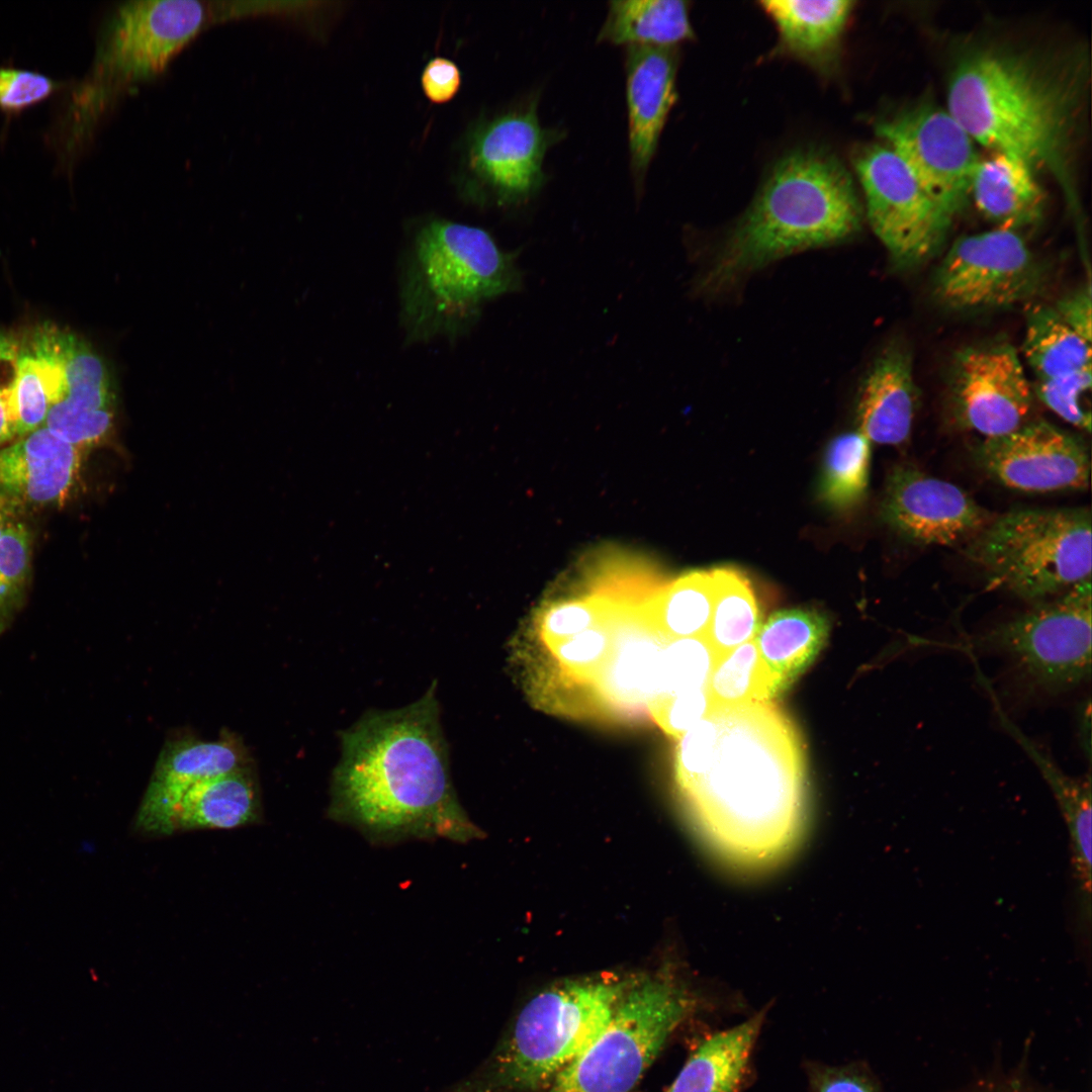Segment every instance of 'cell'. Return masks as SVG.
Segmentation results:
<instances>
[{
  "label": "cell",
  "instance_id": "6da1fadb",
  "mask_svg": "<svg viewBox=\"0 0 1092 1092\" xmlns=\"http://www.w3.org/2000/svg\"><path fill=\"white\" fill-rule=\"evenodd\" d=\"M1090 87L1083 43L985 42L956 62L946 109L975 143L1050 175L1076 207Z\"/></svg>",
  "mask_w": 1092,
  "mask_h": 1092
},
{
  "label": "cell",
  "instance_id": "7a4b0ae2",
  "mask_svg": "<svg viewBox=\"0 0 1092 1092\" xmlns=\"http://www.w3.org/2000/svg\"><path fill=\"white\" fill-rule=\"evenodd\" d=\"M718 736L705 772L680 790L692 820L723 861L759 871L800 839L806 812L801 738L775 705L712 708Z\"/></svg>",
  "mask_w": 1092,
  "mask_h": 1092
},
{
  "label": "cell",
  "instance_id": "3957f363",
  "mask_svg": "<svg viewBox=\"0 0 1092 1092\" xmlns=\"http://www.w3.org/2000/svg\"><path fill=\"white\" fill-rule=\"evenodd\" d=\"M437 682L416 702L370 710L341 731L331 783V818L373 841L446 838L470 841L482 832L453 788L440 721Z\"/></svg>",
  "mask_w": 1092,
  "mask_h": 1092
},
{
  "label": "cell",
  "instance_id": "277c9868",
  "mask_svg": "<svg viewBox=\"0 0 1092 1092\" xmlns=\"http://www.w3.org/2000/svg\"><path fill=\"white\" fill-rule=\"evenodd\" d=\"M861 218L852 179L835 157L817 150L793 152L775 166L696 291L723 293L778 259L846 241L859 231Z\"/></svg>",
  "mask_w": 1092,
  "mask_h": 1092
},
{
  "label": "cell",
  "instance_id": "5b68a950",
  "mask_svg": "<svg viewBox=\"0 0 1092 1092\" xmlns=\"http://www.w3.org/2000/svg\"><path fill=\"white\" fill-rule=\"evenodd\" d=\"M517 257L481 228L441 218L423 224L405 252L401 273L405 341L467 332L485 301L522 288Z\"/></svg>",
  "mask_w": 1092,
  "mask_h": 1092
},
{
  "label": "cell",
  "instance_id": "8992f818",
  "mask_svg": "<svg viewBox=\"0 0 1092 1092\" xmlns=\"http://www.w3.org/2000/svg\"><path fill=\"white\" fill-rule=\"evenodd\" d=\"M635 973L563 980L534 996L471 1076L446 1092L545 1090L609 1023Z\"/></svg>",
  "mask_w": 1092,
  "mask_h": 1092
},
{
  "label": "cell",
  "instance_id": "52a82bcc",
  "mask_svg": "<svg viewBox=\"0 0 1092 1092\" xmlns=\"http://www.w3.org/2000/svg\"><path fill=\"white\" fill-rule=\"evenodd\" d=\"M1091 543L1088 509H1020L991 519L966 556L989 588L1033 604L1091 579Z\"/></svg>",
  "mask_w": 1092,
  "mask_h": 1092
},
{
  "label": "cell",
  "instance_id": "ba28073f",
  "mask_svg": "<svg viewBox=\"0 0 1092 1092\" xmlns=\"http://www.w3.org/2000/svg\"><path fill=\"white\" fill-rule=\"evenodd\" d=\"M703 1002L670 969L635 973L606 1027L543 1092H632Z\"/></svg>",
  "mask_w": 1092,
  "mask_h": 1092
},
{
  "label": "cell",
  "instance_id": "9c48e42d",
  "mask_svg": "<svg viewBox=\"0 0 1092 1092\" xmlns=\"http://www.w3.org/2000/svg\"><path fill=\"white\" fill-rule=\"evenodd\" d=\"M1091 579L1040 602L971 639L1001 657L1006 682L1023 700L1070 693L1091 678Z\"/></svg>",
  "mask_w": 1092,
  "mask_h": 1092
},
{
  "label": "cell",
  "instance_id": "30bf717a",
  "mask_svg": "<svg viewBox=\"0 0 1092 1092\" xmlns=\"http://www.w3.org/2000/svg\"><path fill=\"white\" fill-rule=\"evenodd\" d=\"M26 347L50 399L43 427L79 449L102 440L112 427L116 397L103 359L86 341L53 325L37 328Z\"/></svg>",
  "mask_w": 1092,
  "mask_h": 1092
},
{
  "label": "cell",
  "instance_id": "8fae6325",
  "mask_svg": "<svg viewBox=\"0 0 1092 1092\" xmlns=\"http://www.w3.org/2000/svg\"><path fill=\"white\" fill-rule=\"evenodd\" d=\"M1046 272L1018 232L996 228L959 238L933 277V293L953 310L1003 308L1032 300Z\"/></svg>",
  "mask_w": 1092,
  "mask_h": 1092
},
{
  "label": "cell",
  "instance_id": "7c38bea8",
  "mask_svg": "<svg viewBox=\"0 0 1092 1092\" xmlns=\"http://www.w3.org/2000/svg\"><path fill=\"white\" fill-rule=\"evenodd\" d=\"M853 165L869 222L899 268L918 266L943 244L951 221L886 145L860 148Z\"/></svg>",
  "mask_w": 1092,
  "mask_h": 1092
},
{
  "label": "cell",
  "instance_id": "4fadbf2b",
  "mask_svg": "<svg viewBox=\"0 0 1092 1092\" xmlns=\"http://www.w3.org/2000/svg\"><path fill=\"white\" fill-rule=\"evenodd\" d=\"M878 135L952 222L969 202L980 160L975 142L948 110L921 100L881 120Z\"/></svg>",
  "mask_w": 1092,
  "mask_h": 1092
},
{
  "label": "cell",
  "instance_id": "5bb4252c",
  "mask_svg": "<svg viewBox=\"0 0 1092 1092\" xmlns=\"http://www.w3.org/2000/svg\"><path fill=\"white\" fill-rule=\"evenodd\" d=\"M195 0H131L115 10L99 61L101 92L111 97L161 74L207 23Z\"/></svg>",
  "mask_w": 1092,
  "mask_h": 1092
},
{
  "label": "cell",
  "instance_id": "9a60e30c",
  "mask_svg": "<svg viewBox=\"0 0 1092 1092\" xmlns=\"http://www.w3.org/2000/svg\"><path fill=\"white\" fill-rule=\"evenodd\" d=\"M538 98L480 121L468 138L467 165L472 194L481 202L516 207L533 199L546 175L548 150L564 139L559 128L541 125Z\"/></svg>",
  "mask_w": 1092,
  "mask_h": 1092
},
{
  "label": "cell",
  "instance_id": "2e32d148",
  "mask_svg": "<svg viewBox=\"0 0 1092 1092\" xmlns=\"http://www.w3.org/2000/svg\"><path fill=\"white\" fill-rule=\"evenodd\" d=\"M951 397L960 423L985 438L1030 421L1034 394L1017 350L995 341L960 351L951 373Z\"/></svg>",
  "mask_w": 1092,
  "mask_h": 1092
},
{
  "label": "cell",
  "instance_id": "e0dca14e",
  "mask_svg": "<svg viewBox=\"0 0 1092 1092\" xmlns=\"http://www.w3.org/2000/svg\"><path fill=\"white\" fill-rule=\"evenodd\" d=\"M980 466L1001 484L1025 492L1088 487L1090 460L1084 444L1043 420L985 438L975 450Z\"/></svg>",
  "mask_w": 1092,
  "mask_h": 1092
},
{
  "label": "cell",
  "instance_id": "ac0fdd59",
  "mask_svg": "<svg viewBox=\"0 0 1092 1092\" xmlns=\"http://www.w3.org/2000/svg\"><path fill=\"white\" fill-rule=\"evenodd\" d=\"M882 516L896 533L920 545H953L991 521L961 487L910 465L891 471Z\"/></svg>",
  "mask_w": 1092,
  "mask_h": 1092
},
{
  "label": "cell",
  "instance_id": "d6986e66",
  "mask_svg": "<svg viewBox=\"0 0 1092 1092\" xmlns=\"http://www.w3.org/2000/svg\"><path fill=\"white\" fill-rule=\"evenodd\" d=\"M254 762L243 738L228 728L212 741L188 729L171 732L138 808L135 830L149 836L170 835L173 811L187 791L202 781Z\"/></svg>",
  "mask_w": 1092,
  "mask_h": 1092
},
{
  "label": "cell",
  "instance_id": "ffe728a7",
  "mask_svg": "<svg viewBox=\"0 0 1092 1092\" xmlns=\"http://www.w3.org/2000/svg\"><path fill=\"white\" fill-rule=\"evenodd\" d=\"M643 602H613L612 649L590 682L602 702L622 717L649 714L661 698L662 651L668 640L647 619Z\"/></svg>",
  "mask_w": 1092,
  "mask_h": 1092
},
{
  "label": "cell",
  "instance_id": "44dd1931",
  "mask_svg": "<svg viewBox=\"0 0 1092 1092\" xmlns=\"http://www.w3.org/2000/svg\"><path fill=\"white\" fill-rule=\"evenodd\" d=\"M676 48L630 46L626 50V102L630 169L641 194L661 131L676 100Z\"/></svg>",
  "mask_w": 1092,
  "mask_h": 1092
},
{
  "label": "cell",
  "instance_id": "7402d4cb",
  "mask_svg": "<svg viewBox=\"0 0 1092 1092\" xmlns=\"http://www.w3.org/2000/svg\"><path fill=\"white\" fill-rule=\"evenodd\" d=\"M80 466V449L41 427L0 450V490L18 503L66 499Z\"/></svg>",
  "mask_w": 1092,
  "mask_h": 1092
},
{
  "label": "cell",
  "instance_id": "603a6c76",
  "mask_svg": "<svg viewBox=\"0 0 1092 1092\" xmlns=\"http://www.w3.org/2000/svg\"><path fill=\"white\" fill-rule=\"evenodd\" d=\"M917 405L918 390L910 355L898 346L886 348L859 387L858 432L870 442L900 445L910 436Z\"/></svg>",
  "mask_w": 1092,
  "mask_h": 1092
},
{
  "label": "cell",
  "instance_id": "cb8c5ba5",
  "mask_svg": "<svg viewBox=\"0 0 1092 1092\" xmlns=\"http://www.w3.org/2000/svg\"><path fill=\"white\" fill-rule=\"evenodd\" d=\"M767 1012L765 1007L701 1038L664 1092H745L752 1082L753 1053Z\"/></svg>",
  "mask_w": 1092,
  "mask_h": 1092
},
{
  "label": "cell",
  "instance_id": "d4e9b609",
  "mask_svg": "<svg viewBox=\"0 0 1092 1092\" xmlns=\"http://www.w3.org/2000/svg\"><path fill=\"white\" fill-rule=\"evenodd\" d=\"M263 817L256 764L202 781L181 798L173 811L170 834L196 829H234L258 824Z\"/></svg>",
  "mask_w": 1092,
  "mask_h": 1092
},
{
  "label": "cell",
  "instance_id": "484cf974",
  "mask_svg": "<svg viewBox=\"0 0 1092 1092\" xmlns=\"http://www.w3.org/2000/svg\"><path fill=\"white\" fill-rule=\"evenodd\" d=\"M760 4L775 22L785 53L821 71L834 66L855 2L766 0Z\"/></svg>",
  "mask_w": 1092,
  "mask_h": 1092
},
{
  "label": "cell",
  "instance_id": "4316f807",
  "mask_svg": "<svg viewBox=\"0 0 1092 1092\" xmlns=\"http://www.w3.org/2000/svg\"><path fill=\"white\" fill-rule=\"evenodd\" d=\"M971 197L978 210L997 228L1015 232L1036 223L1044 208V194L1035 172L1022 160L998 152L979 160Z\"/></svg>",
  "mask_w": 1092,
  "mask_h": 1092
},
{
  "label": "cell",
  "instance_id": "83f0119b",
  "mask_svg": "<svg viewBox=\"0 0 1092 1092\" xmlns=\"http://www.w3.org/2000/svg\"><path fill=\"white\" fill-rule=\"evenodd\" d=\"M828 631L823 614L801 608L775 612L760 625L753 640L775 678L779 695L814 661Z\"/></svg>",
  "mask_w": 1092,
  "mask_h": 1092
},
{
  "label": "cell",
  "instance_id": "f1b7e54d",
  "mask_svg": "<svg viewBox=\"0 0 1092 1092\" xmlns=\"http://www.w3.org/2000/svg\"><path fill=\"white\" fill-rule=\"evenodd\" d=\"M693 37L686 1L620 0L608 3L597 40L626 47L676 48Z\"/></svg>",
  "mask_w": 1092,
  "mask_h": 1092
},
{
  "label": "cell",
  "instance_id": "f546056e",
  "mask_svg": "<svg viewBox=\"0 0 1092 1092\" xmlns=\"http://www.w3.org/2000/svg\"><path fill=\"white\" fill-rule=\"evenodd\" d=\"M1021 350L1036 379L1091 369V343L1069 327L1054 306L1028 308Z\"/></svg>",
  "mask_w": 1092,
  "mask_h": 1092
},
{
  "label": "cell",
  "instance_id": "4dcf8cb0",
  "mask_svg": "<svg viewBox=\"0 0 1092 1092\" xmlns=\"http://www.w3.org/2000/svg\"><path fill=\"white\" fill-rule=\"evenodd\" d=\"M710 570H694L657 588L643 603V611L665 639L705 637L714 608Z\"/></svg>",
  "mask_w": 1092,
  "mask_h": 1092
},
{
  "label": "cell",
  "instance_id": "1f68e13d",
  "mask_svg": "<svg viewBox=\"0 0 1092 1092\" xmlns=\"http://www.w3.org/2000/svg\"><path fill=\"white\" fill-rule=\"evenodd\" d=\"M710 571L715 599L705 639L718 660L755 637L761 616L751 581L741 570L716 567Z\"/></svg>",
  "mask_w": 1092,
  "mask_h": 1092
},
{
  "label": "cell",
  "instance_id": "d6a6232c",
  "mask_svg": "<svg viewBox=\"0 0 1092 1092\" xmlns=\"http://www.w3.org/2000/svg\"><path fill=\"white\" fill-rule=\"evenodd\" d=\"M708 693L712 708L767 703L779 696L775 678L753 639L716 660Z\"/></svg>",
  "mask_w": 1092,
  "mask_h": 1092
},
{
  "label": "cell",
  "instance_id": "836d02e7",
  "mask_svg": "<svg viewBox=\"0 0 1092 1092\" xmlns=\"http://www.w3.org/2000/svg\"><path fill=\"white\" fill-rule=\"evenodd\" d=\"M871 442L858 431L834 438L826 449L819 493L833 509H847L866 493Z\"/></svg>",
  "mask_w": 1092,
  "mask_h": 1092
},
{
  "label": "cell",
  "instance_id": "e575fe53",
  "mask_svg": "<svg viewBox=\"0 0 1092 1092\" xmlns=\"http://www.w3.org/2000/svg\"><path fill=\"white\" fill-rule=\"evenodd\" d=\"M715 661L705 637L668 640L662 651L661 698L658 702L707 688Z\"/></svg>",
  "mask_w": 1092,
  "mask_h": 1092
},
{
  "label": "cell",
  "instance_id": "d590c367",
  "mask_svg": "<svg viewBox=\"0 0 1092 1092\" xmlns=\"http://www.w3.org/2000/svg\"><path fill=\"white\" fill-rule=\"evenodd\" d=\"M30 542L29 530L18 515L0 541V632L22 600L29 571Z\"/></svg>",
  "mask_w": 1092,
  "mask_h": 1092
},
{
  "label": "cell",
  "instance_id": "8d00e7d4",
  "mask_svg": "<svg viewBox=\"0 0 1092 1092\" xmlns=\"http://www.w3.org/2000/svg\"><path fill=\"white\" fill-rule=\"evenodd\" d=\"M611 615L612 609L604 622L548 646L558 666L566 674L582 682H592L612 649Z\"/></svg>",
  "mask_w": 1092,
  "mask_h": 1092
},
{
  "label": "cell",
  "instance_id": "74e56055",
  "mask_svg": "<svg viewBox=\"0 0 1092 1092\" xmlns=\"http://www.w3.org/2000/svg\"><path fill=\"white\" fill-rule=\"evenodd\" d=\"M50 399L38 364L31 352L20 347L18 372L10 403L15 436L24 437L43 427Z\"/></svg>",
  "mask_w": 1092,
  "mask_h": 1092
},
{
  "label": "cell",
  "instance_id": "f35d334b",
  "mask_svg": "<svg viewBox=\"0 0 1092 1092\" xmlns=\"http://www.w3.org/2000/svg\"><path fill=\"white\" fill-rule=\"evenodd\" d=\"M1091 369L1051 379H1036L1033 394L1053 413L1072 426L1090 432Z\"/></svg>",
  "mask_w": 1092,
  "mask_h": 1092
},
{
  "label": "cell",
  "instance_id": "ab89813d",
  "mask_svg": "<svg viewBox=\"0 0 1092 1092\" xmlns=\"http://www.w3.org/2000/svg\"><path fill=\"white\" fill-rule=\"evenodd\" d=\"M611 609L612 601L599 594L552 605L541 617V637L547 646L563 641L604 622Z\"/></svg>",
  "mask_w": 1092,
  "mask_h": 1092
},
{
  "label": "cell",
  "instance_id": "60d3db41",
  "mask_svg": "<svg viewBox=\"0 0 1092 1092\" xmlns=\"http://www.w3.org/2000/svg\"><path fill=\"white\" fill-rule=\"evenodd\" d=\"M718 736V723L711 712L679 737L675 750V775L680 790L695 783L706 770Z\"/></svg>",
  "mask_w": 1092,
  "mask_h": 1092
},
{
  "label": "cell",
  "instance_id": "b9f144b4",
  "mask_svg": "<svg viewBox=\"0 0 1092 1092\" xmlns=\"http://www.w3.org/2000/svg\"><path fill=\"white\" fill-rule=\"evenodd\" d=\"M804 1070L810 1092H883L879 1078L864 1062L836 1066L808 1061Z\"/></svg>",
  "mask_w": 1092,
  "mask_h": 1092
},
{
  "label": "cell",
  "instance_id": "7bdbcfd3",
  "mask_svg": "<svg viewBox=\"0 0 1092 1092\" xmlns=\"http://www.w3.org/2000/svg\"><path fill=\"white\" fill-rule=\"evenodd\" d=\"M711 710L707 687L664 699L650 709L649 715L666 734L679 738Z\"/></svg>",
  "mask_w": 1092,
  "mask_h": 1092
},
{
  "label": "cell",
  "instance_id": "ee69618b",
  "mask_svg": "<svg viewBox=\"0 0 1092 1092\" xmlns=\"http://www.w3.org/2000/svg\"><path fill=\"white\" fill-rule=\"evenodd\" d=\"M54 83L47 76L25 70L0 68V107L15 111L47 98Z\"/></svg>",
  "mask_w": 1092,
  "mask_h": 1092
},
{
  "label": "cell",
  "instance_id": "f6af8a7d",
  "mask_svg": "<svg viewBox=\"0 0 1092 1092\" xmlns=\"http://www.w3.org/2000/svg\"><path fill=\"white\" fill-rule=\"evenodd\" d=\"M947 1092H1060L1035 1080L1024 1068H997Z\"/></svg>",
  "mask_w": 1092,
  "mask_h": 1092
},
{
  "label": "cell",
  "instance_id": "bcb514c9",
  "mask_svg": "<svg viewBox=\"0 0 1092 1092\" xmlns=\"http://www.w3.org/2000/svg\"><path fill=\"white\" fill-rule=\"evenodd\" d=\"M20 347L0 335V446L15 436L10 417V403L18 372Z\"/></svg>",
  "mask_w": 1092,
  "mask_h": 1092
},
{
  "label": "cell",
  "instance_id": "7dc6e473",
  "mask_svg": "<svg viewBox=\"0 0 1092 1092\" xmlns=\"http://www.w3.org/2000/svg\"><path fill=\"white\" fill-rule=\"evenodd\" d=\"M462 76L458 66L451 60L436 57L425 66L421 85L426 97L435 104L452 100L461 86Z\"/></svg>",
  "mask_w": 1092,
  "mask_h": 1092
},
{
  "label": "cell",
  "instance_id": "c3c4849f",
  "mask_svg": "<svg viewBox=\"0 0 1092 1092\" xmlns=\"http://www.w3.org/2000/svg\"><path fill=\"white\" fill-rule=\"evenodd\" d=\"M1054 307L1069 327L1091 343L1090 285L1062 297Z\"/></svg>",
  "mask_w": 1092,
  "mask_h": 1092
},
{
  "label": "cell",
  "instance_id": "681fc988",
  "mask_svg": "<svg viewBox=\"0 0 1092 1092\" xmlns=\"http://www.w3.org/2000/svg\"><path fill=\"white\" fill-rule=\"evenodd\" d=\"M1076 836V843L1083 867L1088 870L1091 864V805L1078 810L1069 818Z\"/></svg>",
  "mask_w": 1092,
  "mask_h": 1092
},
{
  "label": "cell",
  "instance_id": "f907efd6",
  "mask_svg": "<svg viewBox=\"0 0 1092 1092\" xmlns=\"http://www.w3.org/2000/svg\"><path fill=\"white\" fill-rule=\"evenodd\" d=\"M20 503L0 490V541L9 523L19 515Z\"/></svg>",
  "mask_w": 1092,
  "mask_h": 1092
}]
</instances>
